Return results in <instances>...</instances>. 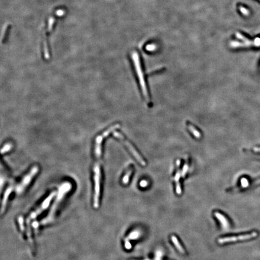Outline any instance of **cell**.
Masks as SVG:
<instances>
[{
  "label": "cell",
  "mask_w": 260,
  "mask_h": 260,
  "mask_svg": "<svg viewBox=\"0 0 260 260\" xmlns=\"http://www.w3.org/2000/svg\"><path fill=\"white\" fill-rule=\"evenodd\" d=\"M94 182H95V195H94V207L98 208L99 206V199L100 196L101 188V164L100 162H96L94 166Z\"/></svg>",
  "instance_id": "cell-3"
},
{
  "label": "cell",
  "mask_w": 260,
  "mask_h": 260,
  "mask_svg": "<svg viewBox=\"0 0 260 260\" xmlns=\"http://www.w3.org/2000/svg\"><path fill=\"white\" fill-rule=\"evenodd\" d=\"M56 195V192H52L50 195V196L44 201V202H43L42 204H41V205L40 206V207H39L37 209H36L34 212H33L31 214H30V215L29 216V218H28V221H30V220H33V219H34L35 218H37V215H39V214H40L42 212V211H44L47 207H48V206L49 205V204H50V202H51V201L53 199V197L54 196Z\"/></svg>",
  "instance_id": "cell-7"
},
{
  "label": "cell",
  "mask_w": 260,
  "mask_h": 260,
  "mask_svg": "<svg viewBox=\"0 0 260 260\" xmlns=\"http://www.w3.org/2000/svg\"><path fill=\"white\" fill-rule=\"evenodd\" d=\"M189 160H187V161H186V163L184 164V166L183 167V171H182V172L181 173L183 178H184L186 177V175L187 174V172L189 170Z\"/></svg>",
  "instance_id": "cell-16"
},
{
  "label": "cell",
  "mask_w": 260,
  "mask_h": 260,
  "mask_svg": "<svg viewBox=\"0 0 260 260\" xmlns=\"http://www.w3.org/2000/svg\"><path fill=\"white\" fill-rule=\"evenodd\" d=\"M187 127L189 128V130H190V131L193 134V136L196 137V138H198V139H199V138H200L201 137V133H200V132L198 131V130L193 125H192L191 123H187Z\"/></svg>",
  "instance_id": "cell-11"
},
{
  "label": "cell",
  "mask_w": 260,
  "mask_h": 260,
  "mask_svg": "<svg viewBox=\"0 0 260 260\" xmlns=\"http://www.w3.org/2000/svg\"><path fill=\"white\" fill-rule=\"evenodd\" d=\"M132 59L133 61V63H134V65L135 67V69L136 71L137 77L139 78V83L140 85V88H141L142 94H143L144 98L146 100V102L148 104H149L151 103V100H150V97H149V95L148 94V91L147 85H146L145 79L144 74H143L142 68L141 66L140 58H139V56L137 52L134 51L133 53Z\"/></svg>",
  "instance_id": "cell-2"
},
{
  "label": "cell",
  "mask_w": 260,
  "mask_h": 260,
  "mask_svg": "<svg viewBox=\"0 0 260 260\" xmlns=\"http://www.w3.org/2000/svg\"><path fill=\"white\" fill-rule=\"evenodd\" d=\"M236 36L238 39H242L244 41V42L240 43L237 42H232L230 43V46L233 48H236L240 47H248V46H256V47L260 46L259 38H256L254 41H250L240 33H237Z\"/></svg>",
  "instance_id": "cell-6"
},
{
  "label": "cell",
  "mask_w": 260,
  "mask_h": 260,
  "mask_svg": "<svg viewBox=\"0 0 260 260\" xmlns=\"http://www.w3.org/2000/svg\"><path fill=\"white\" fill-rule=\"evenodd\" d=\"M133 172V167L129 168V169L127 171L125 175V176L123 177V178L122 179V182H123V183L124 184H128V183L129 182V178H130V177H131Z\"/></svg>",
  "instance_id": "cell-14"
},
{
  "label": "cell",
  "mask_w": 260,
  "mask_h": 260,
  "mask_svg": "<svg viewBox=\"0 0 260 260\" xmlns=\"http://www.w3.org/2000/svg\"><path fill=\"white\" fill-rule=\"evenodd\" d=\"M256 236H257V233L256 232H253L252 234L239 235L238 237H225V238H219L218 240V242L220 244H224L225 243L237 241V240H248V239H250V238L256 237Z\"/></svg>",
  "instance_id": "cell-8"
},
{
  "label": "cell",
  "mask_w": 260,
  "mask_h": 260,
  "mask_svg": "<svg viewBox=\"0 0 260 260\" xmlns=\"http://www.w3.org/2000/svg\"><path fill=\"white\" fill-rule=\"evenodd\" d=\"M71 189V184L69 183H65L60 187V188L59 189V192L58 193V196H57V199H56L55 202H54L51 209L50 210L49 214L48 215V216L46 218H45L41 222V224L46 225V224H48L50 222L53 221V220L55 218L56 213L57 210L59 208V206L61 204V202L63 199L66 194Z\"/></svg>",
  "instance_id": "cell-1"
},
{
  "label": "cell",
  "mask_w": 260,
  "mask_h": 260,
  "mask_svg": "<svg viewBox=\"0 0 260 260\" xmlns=\"http://www.w3.org/2000/svg\"><path fill=\"white\" fill-rule=\"evenodd\" d=\"M214 215H215V216L216 217V218L219 220V221L221 222V224L223 226V228H225V229H228L229 225H228V221L225 218V217L224 215H223L222 214H220L218 212H215L214 213Z\"/></svg>",
  "instance_id": "cell-9"
},
{
  "label": "cell",
  "mask_w": 260,
  "mask_h": 260,
  "mask_svg": "<svg viewBox=\"0 0 260 260\" xmlns=\"http://www.w3.org/2000/svg\"><path fill=\"white\" fill-rule=\"evenodd\" d=\"M140 235V232L139 231H134L133 232H132L131 234H130L128 237V238H126L127 240H134V239H137L139 237Z\"/></svg>",
  "instance_id": "cell-15"
},
{
  "label": "cell",
  "mask_w": 260,
  "mask_h": 260,
  "mask_svg": "<svg viewBox=\"0 0 260 260\" xmlns=\"http://www.w3.org/2000/svg\"><path fill=\"white\" fill-rule=\"evenodd\" d=\"M38 170H39V169H38V167L37 166H34V167H33L31 169L30 172L25 177V178L22 180L21 184H19L17 186V187H16V192H17V193H22L24 190V189L30 183V182L31 181L33 178L36 175V173H37Z\"/></svg>",
  "instance_id": "cell-5"
},
{
  "label": "cell",
  "mask_w": 260,
  "mask_h": 260,
  "mask_svg": "<svg viewBox=\"0 0 260 260\" xmlns=\"http://www.w3.org/2000/svg\"><path fill=\"white\" fill-rule=\"evenodd\" d=\"M155 47H156L154 45H148L146 47V50L148 51H152V50H155Z\"/></svg>",
  "instance_id": "cell-19"
},
{
  "label": "cell",
  "mask_w": 260,
  "mask_h": 260,
  "mask_svg": "<svg viewBox=\"0 0 260 260\" xmlns=\"http://www.w3.org/2000/svg\"><path fill=\"white\" fill-rule=\"evenodd\" d=\"M125 247L126 249H131V244L130 243V242L128 240H125Z\"/></svg>",
  "instance_id": "cell-18"
},
{
  "label": "cell",
  "mask_w": 260,
  "mask_h": 260,
  "mask_svg": "<svg viewBox=\"0 0 260 260\" xmlns=\"http://www.w3.org/2000/svg\"><path fill=\"white\" fill-rule=\"evenodd\" d=\"M114 136L117 138L119 140H120L122 143L126 147V148L128 149V151L131 152V154L134 156V158H136V159L137 160V161L143 166H146V161L143 160V157L140 155V154L137 152V151L136 149V148L133 146V145L130 143L126 138H125V137L120 133L116 131L114 132Z\"/></svg>",
  "instance_id": "cell-4"
},
{
  "label": "cell",
  "mask_w": 260,
  "mask_h": 260,
  "mask_svg": "<svg viewBox=\"0 0 260 260\" xmlns=\"http://www.w3.org/2000/svg\"><path fill=\"white\" fill-rule=\"evenodd\" d=\"M146 260H149V259H146Z\"/></svg>",
  "instance_id": "cell-21"
},
{
  "label": "cell",
  "mask_w": 260,
  "mask_h": 260,
  "mask_svg": "<svg viewBox=\"0 0 260 260\" xmlns=\"http://www.w3.org/2000/svg\"><path fill=\"white\" fill-rule=\"evenodd\" d=\"M171 239H172V242L173 243V244H174L175 245L176 247L178 249V250L181 253H184V252H185L184 249H183V247H182V246H181V244L180 243V242H179V241L178 240L177 238L175 235H172V237H171Z\"/></svg>",
  "instance_id": "cell-13"
},
{
  "label": "cell",
  "mask_w": 260,
  "mask_h": 260,
  "mask_svg": "<svg viewBox=\"0 0 260 260\" xmlns=\"http://www.w3.org/2000/svg\"><path fill=\"white\" fill-rule=\"evenodd\" d=\"M140 186L141 187H146L147 186H148V182L146 181H145V180H143V181H142L141 182H140Z\"/></svg>",
  "instance_id": "cell-20"
},
{
  "label": "cell",
  "mask_w": 260,
  "mask_h": 260,
  "mask_svg": "<svg viewBox=\"0 0 260 260\" xmlns=\"http://www.w3.org/2000/svg\"><path fill=\"white\" fill-rule=\"evenodd\" d=\"M239 9H240V12L243 14V15H248V14H249V11L246 9V8H244V7H239Z\"/></svg>",
  "instance_id": "cell-17"
},
{
  "label": "cell",
  "mask_w": 260,
  "mask_h": 260,
  "mask_svg": "<svg viewBox=\"0 0 260 260\" xmlns=\"http://www.w3.org/2000/svg\"><path fill=\"white\" fill-rule=\"evenodd\" d=\"M12 192V187L9 188V189L6 190V193H5V195H4V198H3V203H2V207H1L2 211H3L4 209H6V205H7V201H8L9 196V195H10V193H11Z\"/></svg>",
  "instance_id": "cell-12"
},
{
  "label": "cell",
  "mask_w": 260,
  "mask_h": 260,
  "mask_svg": "<svg viewBox=\"0 0 260 260\" xmlns=\"http://www.w3.org/2000/svg\"><path fill=\"white\" fill-rule=\"evenodd\" d=\"M180 175L181 173L180 172L179 170H178L176 175L175 177V181L176 182V191L178 195H181V185H180Z\"/></svg>",
  "instance_id": "cell-10"
}]
</instances>
